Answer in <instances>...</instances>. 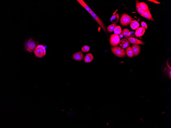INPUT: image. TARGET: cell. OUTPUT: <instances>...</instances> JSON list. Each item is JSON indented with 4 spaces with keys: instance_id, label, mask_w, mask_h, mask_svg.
Listing matches in <instances>:
<instances>
[{
    "instance_id": "obj_7",
    "label": "cell",
    "mask_w": 171,
    "mask_h": 128,
    "mask_svg": "<svg viewBox=\"0 0 171 128\" xmlns=\"http://www.w3.org/2000/svg\"><path fill=\"white\" fill-rule=\"evenodd\" d=\"M84 55L81 51L77 52L74 54L73 55V59L76 61H80L83 59Z\"/></svg>"
},
{
    "instance_id": "obj_28",
    "label": "cell",
    "mask_w": 171,
    "mask_h": 128,
    "mask_svg": "<svg viewBox=\"0 0 171 128\" xmlns=\"http://www.w3.org/2000/svg\"><path fill=\"white\" fill-rule=\"evenodd\" d=\"M86 110L87 111L90 110V107L88 106H87L86 107Z\"/></svg>"
},
{
    "instance_id": "obj_11",
    "label": "cell",
    "mask_w": 171,
    "mask_h": 128,
    "mask_svg": "<svg viewBox=\"0 0 171 128\" xmlns=\"http://www.w3.org/2000/svg\"><path fill=\"white\" fill-rule=\"evenodd\" d=\"M77 1L89 13H90L92 12L91 10L83 0H77Z\"/></svg>"
},
{
    "instance_id": "obj_17",
    "label": "cell",
    "mask_w": 171,
    "mask_h": 128,
    "mask_svg": "<svg viewBox=\"0 0 171 128\" xmlns=\"http://www.w3.org/2000/svg\"><path fill=\"white\" fill-rule=\"evenodd\" d=\"M136 9L137 12L141 15L142 16L144 13V11L141 8L140 4L139 2L138 1H136Z\"/></svg>"
},
{
    "instance_id": "obj_4",
    "label": "cell",
    "mask_w": 171,
    "mask_h": 128,
    "mask_svg": "<svg viewBox=\"0 0 171 128\" xmlns=\"http://www.w3.org/2000/svg\"><path fill=\"white\" fill-rule=\"evenodd\" d=\"M120 39L118 35L113 34L110 37V43L111 46L114 47H117L120 42Z\"/></svg>"
},
{
    "instance_id": "obj_27",
    "label": "cell",
    "mask_w": 171,
    "mask_h": 128,
    "mask_svg": "<svg viewBox=\"0 0 171 128\" xmlns=\"http://www.w3.org/2000/svg\"><path fill=\"white\" fill-rule=\"evenodd\" d=\"M148 1H150L152 2H153L154 3L157 4H159L160 3L159 2L156 1L154 0H148Z\"/></svg>"
},
{
    "instance_id": "obj_12",
    "label": "cell",
    "mask_w": 171,
    "mask_h": 128,
    "mask_svg": "<svg viewBox=\"0 0 171 128\" xmlns=\"http://www.w3.org/2000/svg\"><path fill=\"white\" fill-rule=\"evenodd\" d=\"M145 29L142 27H140L137 29L135 32V35L137 37H140L144 34Z\"/></svg>"
},
{
    "instance_id": "obj_14",
    "label": "cell",
    "mask_w": 171,
    "mask_h": 128,
    "mask_svg": "<svg viewBox=\"0 0 171 128\" xmlns=\"http://www.w3.org/2000/svg\"><path fill=\"white\" fill-rule=\"evenodd\" d=\"M94 59V56L91 53L87 54L85 56L84 61L85 63H89L91 62Z\"/></svg>"
},
{
    "instance_id": "obj_1",
    "label": "cell",
    "mask_w": 171,
    "mask_h": 128,
    "mask_svg": "<svg viewBox=\"0 0 171 128\" xmlns=\"http://www.w3.org/2000/svg\"><path fill=\"white\" fill-rule=\"evenodd\" d=\"M111 50L114 55L119 57H124L125 56V50L120 47H112L111 48Z\"/></svg>"
},
{
    "instance_id": "obj_22",
    "label": "cell",
    "mask_w": 171,
    "mask_h": 128,
    "mask_svg": "<svg viewBox=\"0 0 171 128\" xmlns=\"http://www.w3.org/2000/svg\"><path fill=\"white\" fill-rule=\"evenodd\" d=\"M114 33L115 34L119 35L122 32V29L120 26H117L114 29Z\"/></svg>"
},
{
    "instance_id": "obj_19",
    "label": "cell",
    "mask_w": 171,
    "mask_h": 128,
    "mask_svg": "<svg viewBox=\"0 0 171 128\" xmlns=\"http://www.w3.org/2000/svg\"><path fill=\"white\" fill-rule=\"evenodd\" d=\"M117 25L116 24H114L109 25L108 26L107 28V31L109 33H112L114 32L115 28L117 26Z\"/></svg>"
},
{
    "instance_id": "obj_29",
    "label": "cell",
    "mask_w": 171,
    "mask_h": 128,
    "mask_svg": "<svg viewBox=\"0 0 171 128\" xmlns=\"http://www.w3.org/2000/svg\"><path fill=\"white\" fill-rule=\"evenodd\" d=\"M119 36L120 38H122L123 37V35H122V33L120 34H119Z\"/></svg>"
},
{
    "instance_id": "obj_9",
    "label": "cell",
    "mask_w": 171,
    "mask_h": 128,
    "mask_svg": "<svg viewBox=\"0 0 171 128\" xmlns=\"http://www.w3.org/2000/svg\"><path fill=\"white\" fill-rule=\"evenodd\" d=\"M130 43L127 39H124L120 41L119 44L120 47L123 49H125L129 46Z\"/></svg>"
},
{
    "instance_id": "obj_13",
    "label": "cell",
    "mask_w": 171,
    "mask_h": 128,
    "mask_svg": "<svg viewBox=\"0 0 171 128\" xmlns=\"http://www.w3.org/2000/svg\"><path fill=\"white\" fill-rule=\"evenodd\" d=\"M119 17L116 12L114 13L113 16L111 17L110 20L112 23L114 24L117 23L119 21Z\"/></svg>"
},
{
    "instance_id": "obj_15",
    "label": "cell",
    "mask_w": 171,
    "mask_h": 128,
    "mask_svg": "<svg viewBox=\"0 0 171 128\" xmlns=\"http://www.w3.org/2000/svg\"><path fill=\"white\" fill-rule=\"evenodd\" d=\"M142 16L148 20L152 21L154 20V18L152 17L149 10H148L144 11Z\"/></svg>"
},
{
    "instance_id": "obj_21",
    "label": "cell",
    "mask_w": 171,
    "mask_h": 128,
    "mask_svg": "<svg viewBox=\"0 0 171 128\" xmlns=\"http://www.w3.org/2000/svg\"><path fill=\"white\" fill-rule=\"evenodd\" d=\"M139 4L141 7L144 11L148 10V5L145 3L142 2L139 3Z\"/></svg>"
},
{
    "instance_id": "obj_18",
    "label": "cell",
    "mask_w": 171,
    "mask_h": 128,
    "mask_svg": "<svg viewBox=\"0 0 171 128\" xmlns=\"http://www.w3.org/2000/svg\"><path fill=\"white\" fill-rule=\"evenodd\" d=\"M125 52L128 57L130 58H132L133 57L134 55L132 50V48L131 47L129 46L126 48Z\"/></svg>"
},
{
    "instance_id": "obj_6",
    "label": "cell",
    "mask_w": 171,
    "mask_h": 128,
    "mask_svg": "<svg viewBox=\"0 0 171 128\" xmlns=\"http://www.w3.org/2000/svg\"><path fill=\"white\" fill-rule=\"evenodd\" d=\"M90 14L93 17L94 19L97 22L100 27H101L103 30L106 33H107L106 29V28L105 26L101 20L100 19L98 16L97 15L92 11Z\"/></svg>"
},
{
    "instance_id": "obj_26",
    "label": "cell",
    "mask_w": 171,
    "mask_h": 128,
    "mask_svg": "<svg viewBox=\"0 0 171 128\" xmlns=\"http://www.w3.org/2000/svg\"><path fill=\"white\" fill-rule=\"evenodd\" d=\"M141 25H142V27L144 28L145 29H147L148 26L146 22H141Z\"/></svg>"
},
{
    "instance_id": "obj_5",
    "label": "cell",
    "mask_w": 171,
    "mask_h": 128,
    "mask_svg": "<svg viewBox=\"0 0 171 128\" xmlns=\"http://www.w3.org/2000/svg\"><path fill=\"white\" fill-rule=\"evenodd\" d=\"M36 43L35 41L30 39L26 43L25 48L26 50L28 52H32L36 48Z\"/></svg>"
},
{
    "instance_id": "obj_3",
    "label": "cell",
    "mask_w": 171,
    "mask_h": 128,
    "mask_svg": "<svg viewBox=\"0 0 171 128\" xmlns=\"http://www.w3.org/2000/svg\"><path fill=\"white\" fill-rule=\"evenodd\" d=\"M133 18L125 13L123 14L120 19V23L122 26H126L129 25L133 21Z\"/></svg>"
},
{
    "instance_id": "obj_2",
    "label": "cell",
    "mask_w": 171,
    "mask_h": 128,
    "mask_svg": "<svg viewBox=\"0 0 171 128\" xmlns=\"http://www.w3.org/2000/svg\"><path fill=\"white\" fill-rule=\"evenodd\" d=\"M34 53L37 57L39 58H42L46 54V48L42 45H39L35 49Z\"/></svg>"
},
{
    "instance_id": "obj_20",
    "label": "cell",
    "mask_w": 171,
    "mask_h": 128,
    "mask_svg": "<svg viewBox=\"0 0 171 128\" xmlns=\"http://www.w3.org/2000/svg\"><path fill=\"white\" fill-rule=\"evenodd\" d=\"M131 32L127 28L124 29L122 32V34L123 35L126 37H129Z\"/></svg>"
},
{
    "instance_id": "obj_8",
    "label": "cell",
    "mask_w": 171,
    "mask_h": 128,
    "mask_svg": "<svg viewBox=\"0 0 171 128\" xmlns=\"http://www.w3.org/2000/svg\"><path fill=\"white\" fill-rule=\"evenodd\" d=\"M134 56H137L140 54L141 51L140 47L138 45L133 44L132 46Z\"/></svg>"
},
{
    "instance_id": "obj_23",
    "label": "cell",
    "mask_w": 171,
    "mask_h": 128,
    "mask_svg": "<svg viewBox=\"0 0 171 128\" xmlns=\"http://www.w3.org/2000/svg\"><path fill=\"white\" fill-rule=\"evenodd\" d=\"M90 47L87 45L84 46L81 48V50L84 52H88L90 51Z\"/></svg>"
},
{
    "instance_id": "obj_25",
    "label": "cell",
    "mask_w": 171,
    "mask_h": 128,
    "mask_svg": "<svg viewBox=\"0 0 171 128\" xmlns=\"http://www.w3.org/2000/svg\"><path fill=\"white\" fill-rule=\"evenodd\" d=\"M67 114L68 116L69 117H74L75 116V114L73 111V110L72 109H70L69 111L68 112Z\"/></svg>"
},
{
    "instance_id": "obj_10",
    "label": "cell",
    "mask_w": 171,
    "mask_h": 128,
    "mask_svg": "<svg viewBox=\"0 0 171 128\" xmlns=\"http://www.w3.org/2000/svg\"><path fill=\"white\" fill-rule=\"evenodd\" d=\"M130 43L132 44L144 45L145 43L143 41L133 37H128L127 38Z\"/></svg>"
},
{
    "instance_id": "obj_24",
    "label": "cell",
    "mask_w": 171,
    "mask_h": 128,
    "mask_svg": "<svg viewBox=\"0 0 171 128\" xmlns=\"http://www.w3.org/2000/svg\"><path fill=\"white\" fill-rule=\"evenodd\" d=\"M167 70H168V72L169 73V75L170 78H171V68L169 66L168 63V61L167 62L166 64Z\"/></svg>"
},
{
    "instance_id": "obj_16",
    "label": "cell",
    "mask_w": 171,
    "mask_h": 128,
    "mask_svg": "<svg viewBox=\"0 0 171 128\" xmlns=\"http://www.w3.org/2000/svg\"><path fill=\"white\" fill-rule=\"evenodd\" d=\"M130 26L132 29L135 30L139 28V24L137 21H133L130 23Z\"/></svg>"
}]
</instances>
